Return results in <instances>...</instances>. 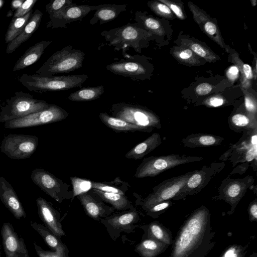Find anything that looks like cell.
Segmentation results:
<instances>
[{
  "instance_id": "83f0119b",
  "label": "cell",
  "mask_w": 257,
  "mask_h": 257,
  "mask_svg": "<svg viewBox=\"0 0 257 257\" xmlns=\"http://www.w3.org/2000/svg\"><path fill=\"white\" fill-rule=\"evenodd\" d=\"M99 117L101 122L107 127L113 130L115 132H142L150 133L153 130L148 128L139 126L120 118L108 115L105 112H100Z\"/></svg>"
},
{
  "instance_id": "9a60e30c",
  "label": "cell",
  "mask_w": 257,
  "mask_h": 257,
  "mask_svg": "<svg viewBox=\"0 0 257 257\" xmlns=\"http://www.w3.org/2000/svg\"><path fill=\"white\" fill-rule=\"evenodd\" d=\"M104 4L98 6L77 5L72 4L65 9L49 16L50 20L46 24L47 28H67L71 23L81 20L91 11H96Z\"/></svg>"
},
{
  "instance_id": "44dd1931",
  "label": "cell",
  "mask_w": 257,
  "mask_h": 257,
  "mask_svg": "<svg viewBox=\"0 0 257 257\" xmlns=\"http://www.w3.org/2000/svg\"><path fill=\"white\" fill-rule=\"evenodd\" d=\"M0 199L16 219L26 218L25 210L15 190L2 176H0Z\"/></svg>"
},
{
  "instance_id": "277c9868",
  "label": "cell",
  "mask_w": 257,
  "mask_h": 257,
  "mask_svg": "<svg viewBox=\"0 0 257 257\" xmlns=\"http://www.w3.org/2000/svg\"><path fill=\"white\" fill-rule=\"evenodd\" d=\"M84 57L83 51L67 45L52 54L36 71V74L51 76L74 71L82 67Z\"/></svg>"
},
{
  "instance_id": "7a4b0ae2",
  "label": "cell",
  "mask_w": 257,
  "mask_h": 257,
  "mask_svg": "<svg viewBox=\"0 0 257 257\" xmlns=\"http://www.w3.org/2000/svg\"><path fill=\"white\" fill-rule=\"evenodd\" d=\"M86 74L45 76L23 74L19 81L28 90L37 93L66 90L81 86L88 79Z\"/></svg>"
},
{
  "instance_id": "f907efd6",
  "label": "cell",
  "mask_w": 257,
  "mask_h": 257,
  "mask_svg": "<svg viewBox=\"0 0 257 257\" xmlns=\"http://www.w3.org/2000/svg\"><path fill=\"white\" fill-rule=\"evenodd\" d=\"M249 219L250 222L257 221V199L255 198L249 205L247 208Z\"/></svg>"
},
{
  "instance_id": "60d3db41",
  "label": "cell",
  "mask_w": 257,
  "mask_h": 257,
  "mask_svg": "<svg viewBox=\"0 0 257 257\" xmlns=\"http://www.w3.org/2000/svg\"><path fill=\"white\" fill-rule=\"evenodd\" d=\"M34 246L39 257H69L68 248L64 243L55 251L44 250L35 242Z\"/></svg>"
},
{
  "instance_id": "f546056e",
  "label": "cell",
  "mask_w": 257,
  "mask_h": 257,
  "mask_svg": "<svg viewBox=\"0 0 257 257\" xmlns=\"http://www.w3.org/2000/svg\"><path fill=\"white\" fill-rule=\"evenodd\" d=\"M135 20L139 27L151 34L160 37L165 35V29L161 22L148 15L147 12H137L135 14Z\"/></svg>"
},
{
  "instance_id": "74e56055",
  "label": "cell",
  "mask_w": 257,
  "mask_h": 257,
  "mask_svg": "<svg viewBox=\"0 0 257 257\" xmlns=\"http://www.w3.org/2000/svg\"><path fill=\"white\" fill-rule=\"evenodd\" d=\"M30 225L41 236L46 243L54 251L64 244L60 237L55 235L45 225L32 221H30Z\"/></svg>"
},
{
  "instance_id": "6da1fadb",
  "label": "cell",
  "mask_w": 257,
  "mask_h": 257,
  "mask_svg": "<svg viewBox=\"0 0 257 257\" xmlns=\"http://www.w3.org/2000/svg\"><path fill=\"white\" fill-rule=\"evenodd\" d=\"M210 218L206 206L192 212L173 240L170 257H207L216 244Z\"/></svg>"
},
{
  "instance_id": "bcb514c9",
  "label": "cell",
  "mask_w": 257,
  "mask_h": 257,
  "mask_svg": "<svg viewBox=\"0 0 257 257\" xmlns=\"http://www.w3.org/2000/svg\"><path fill=\"white\" fill-rule=\"evenodd\" d=\"M161 3L167 5L172 13L179 19L184 20L186 18L185 12L181 2L170 0H159Z\"/></svg>"
},
{
  "instance_id": "d4e9b609",
  "label": "cell",
  "mask_w": 257,
  "mask_h": 257,
  "mask_svg": "<svg viewBox=\"0 0 257 257\" xmlns=\"http://www.w3.org/2000/svg\"><path fill=\"white\" fill-rule=\"evenodd\" d=\"M162 144V138L159 133H153L142 142L138 144L128 152L125 157L127 159L140 160L154 151Z\"/></svg>"
},
{
  "instance_id": "2e32d148",
  "label": "cell",
  "mask_w": 257,
  "mask_h": 257,
  "mask_svg": "<svg viewBox=\"0 0 257 257\" xmlns=\"http://www.w3.org/2000/svg\"><path fill=\"white\" fill-rule=\"evenodd\" d=\"M188 6L192 14L193 19L201 30L212 40L219 45L226 52L229 51L221 35L216 21L213 20L199 7L189 2Z\"/></svg>"
},
{
  "instance_id": "d6a6232c",
  "label": "cell",
  "mask_w": 257,
  "mask_h": 257,
  "mask_svg": "<svg viewBox=\"0 0 257 257\" xmlns=\"http://www.w3.org/2000/svg\"><path fill=\"white\" fill-rule=\"evenodd\" d=\"M90 191L104 202L111 205V206L116 210H125L133 206L132 202L125 195L102 192L94 189H91Z\"/></svg>"
},
{
  "instance_id": "7c38bea8",
  "label": "cell",
  "mask_w": 257,
  "mask_h": 257,
  "mask_svg": "<svg viewBox=\"0 0 257 257\" xmlns=\"http://www.w3.org/2000/svg\"><path fill=\"white\" fill-rule=\"evenodd\" d=\"M225 163L212 162L200 170H194L184 186L173 200H184L187 196L194 195L200 192L225 167Z\"/></svg>"
},
{
  "instance_id": "ffe728a7",
  "label": "cell",
  "mask_w": 257,
  "mask_h": 257,
  "mask_svg": "<svg viewBox=\"0 0 257 257\" xmlns=\"http://www.w3.org/2000/svg\"><path fill=\"white\" fill-rule=\"evenodd\" d=\"M80 202L86 214L93 219L99 221L113 213L115 210L112 206L104 203L90 190L76 196Z\"/></svg>"
},
{
  "instance_id": "7dc6e473",
  "label": "cell",
  "mask_w": 257,
  "mask_h": 257,
  "mask_svg": "<svg viewBox=\"0 0 257 257\" xmlns=\"http://www.w3.org/2000/svg\"><path fill=\"white\" fill-rule=\"evenodd\" d=\"M244 106L246 113L257 119V103L256 99L251 94H244Z\"/></svg>"
},
{
  "instance_id": "c3c4849f",
  "label": "cell",
  "mask_w": 257,
  "mask_h": 257,
  "mask_svg": "<svg viewBox=\"0 0 257 257\" xmlns=\"http://www.w3.org/2000/svg\"><path fill=\"white\" fill-rule=\"evenodd\" d=\"M38 0H26L23 2L21 6L14 12L13 18L22 17L32 10L35 4Z\"/></svg>"
},
{
  "instance_id": "f6af8a7d",
  "label": "cell",
  "mask_w": 257,
  "mask_h": 257,
  "mask_svg": "<svg viewBox=\"0 0 257 257\" xmlns=\"http://www.w3.org/2000/svg\"><path fill=\"white\" fill-rule=\"evenodd\" d=\"M172 204L173 202L171 200L163 201L155 204L145 211L147 215L155 219L165 213Z\"/></svg>"
},
{
  "instance_id": "f5cc1de1",
  "label": "cell",
  "mask_w": 257,
  "mask_h": 257,
  "mask_svg": "<svg viewBox=\"0 0 257 257\" xmlns=\"http://www.w3.org/2000/svg\"><path fill=\"white\" fill-rule=\"evenodd\" d=\"M257 145H254L250 148L246 152L243 159V163H248L254 159H256Z\"/></svg>"
},
{
  "instance_id": "484cf974",
  "label": "cell",
  "mask_w": 257,
  "mask_h": 257,
  "mask_svg": "<svg viewBox=\"0 0 257 257\" xmlns=\"http://www.w3.org/2000/svg\"><path fill=\"white\" fill-rule=\"evenodd\" d=\"M224 138L211 134L197 133L189 135L183 138L181 144L186 147L199 148L220 145Z\"/></svg>"
},
{
  "instance_id": "4316f807",
  "label": "cell",
  "mask_w": 257,
  "mask_h": 257,
  "mask_svg": "<svg viewBox=\"0 0 257 257\" xmlns=\"http://www.w3.org/2000/svg\"><path fill=\"white\" fill-rule=\"evenodd\" d=\"M126 10V4H104L102 7L95 11L89 23L92 25L97 23L102 25L113 20Z\"/></svg>"
},
{
  "instance_id": "4fadbf2b",
  "label": "cell",
  "mask_w": 257,
  "mask_h": 257,
  "mask_svg": "<svg viewBox=\"0 0 257 257\" xmlns=\"http://www.w3.org/2000/svg\"><path fill=\"white\" fill-rule=\"evenodd\" d=\"M69 113L61 107L50 104L47 108L5 122L7 128H18L54 123L67 118Z\"/></svg>"
},
{
  "instance_id": "9f6ffc18",
  "label": "cell",
  "mask_w": 257,
  "mask_h": 257,
  "mask_svg": "<svg viewBox=\"0 0 257 257\" xmlns=\"http://www.w3.org/2000/svg\"><path fill=\"white\" fill-rule=\"evenodd\" d=\"M249 257H257V253L256 252H253Z\"/></svg>"
},
{
  "instance_id": "8fae6325",
  "label": "cell",
  "mask_w": 257,
  "mask_h": 257,
  "mask_svg": "<svg viewBox=\"0 0 257 257\" xmlns=\"http://www.w3.org/2000/svg\"><path fill=\"white\" fill-rule=\"evenodd\" d=\"M38 141V137L33 135L9 134L3 138L0 150L12 159H28L36 151Z\"/></svg>"
},
{
  "instance_id": "1f68e13d",
  "label": "cell",
  "mask_w": 257,
  "mask_h": 257,
  "mask_svg": "<svg viewBox=\"0 0 257 257\" xmlns=\"http://www.w3.org/2000/svg\"><path fill=\"white\" fill-rule=\"evenodd\" d=\"M228 123L229 127L236 133L257 130V119L249 115L246 111L233 113L228 118Z\"/></svg>"
},
{
  "instance_id": "d590c367",
  "label": "cell",
  "mask_w": 257,
  "mask_h": 257,
  "mask_svg": "<svg viewBox=\"0 0 257 257\" xmlns=\"http://www.w3.org/2000/svg\"><path fill=\"white\" fill-rule=\"evenodd\" d=\"M33 12L32 10L22 17L12 18L5 37V41L6 44L11 42L20 34L29 20Z\"/></svg>"
},
{
  "instance_id": "e575fe53",
  "label": "cell",
  "mask_w": 257,
  "mask_h": 257,
  "mask_svg": "<svg viewBox=\"0 0 257 257\" xmlns=\"http://www.w3.org/2000/svg\"><path fill=\"white\" fill-rule=\"evenodd\" d=\"M104 92L102 85L83 87L70 93L67 98L77 102L92 101L99 98Z\"/></svg>"
},
{
  "instance_id": "e0dca14e",
  "label": "cell",
  "mask_w": 257,
  "mask_h": 257,
  "mask_svg": "<svg viewBox=\"0 0 257 257\" xmlns=\"http://www.w3.org/2000/svg\"><path fill=\"white\" fill-rule=\"evenodd\" d=\"M139 56H129L128 59L116 61L107 65L106 68L114 74L127 77L136 81L147 77L146 65L138 59Z\"/></svg>"
},
{
  "instance_id": "7402d4cb",
  "label": "cell",
  "mask_w": 257,
  "mask_h": 257,
  "mask_svg": "<svg viewBox=\"0 0 257 257\" xmlns=\"http://www.w3.org/2000/svg\"><path fill=\"white\" fill-rule=\"evenodd\" d=\"M43 16V13L38 9L33 12L29 20L20 34L8 44L6 53H13L21 45L27 41L38 29Z\"/></svg>"
},
{
  "instance_id": "836d02e7",
  "label": "cell",
  "mask_w": 257,
  "mask_h": 257,
  "mask_svg": "<svg viewBox=\"0 0 257 257\" xmlns=\"http://www.w3.org/2000/svg\"><path fill=\"white\" fill-rule=\"evenodd\" d=\"M92 189L109 192L125 195L130 185L119 177H117L113 180L107 182H91Z\"/></svg>"
},
{
  "instance_id": "8992f818",
  "label": "cell",
  "mask_w": 257,
  "mask_h": 257,
  "mask_svg": "<svg viewBox=\"0 0 257 257\" xmlns=\"http://www.w3.org/2000/svg\"><path fill=\"white\" fill-rule=\"evenodd\" d=\"M203 159L201 157L181 154L149 157L144 159L138 166L134 177L137 178L154 177L179 165L199 162Z\"/></svg>"
},
{
  "instance_id": "816d5d0a",
  "label": "cell",
  "mask_w": 257,
  "mask_h": 257,
  "mask_svg": "<svg viewBox=\"0 0 257 257\" xmlns=\"http://www.w3.org/2000/svg\"><path fill=\"white\" fill-rule=\"evenodd\" d=\"M212 89V86L210 84L202 83L196 87L195 92L198 95L203 96L209 93Z\"/></svg>"
},
{
  "instance_id": "b9f144b4",
  "label": "cell",
  "mask_w": 257,
  "mask_h": 257,
  "mask_svg": "<svg viewBox=\"0 0 257 257\" xmlns=\"http://www.w3.org/2000/svg\"><path fill=\"white\" fill-rule=\"evenodd\" d=\"M250 240L244 245L233 244L228 246L219 257H245L250 244Z\"/></svg>"
},
{
  "instance_id": "603a6c76",
  "label": "cell",
  "mask_w": 257,
  "mask_h": 257,
  "mask_svg": "<svg viewBox=\"0 0 257 257\" xmlns=\"http://www.w3.org/2000/svg\"><path fill=\"white\" fill-rule=\"evenodd\" d=\"M52 41L42 40L29 47L18 60L13 69V71L23 70L33 64L42 56Z\"/></svg>"
},
{
  "instance_id": "ac0fdd59",
  "label": "cell",
  "mask_w": 257,
  "mask_h": 257,
  "mask_svg": "<svg viewBox=\"0 0 257 257\" xmlns=\"http://www.w3.org/2000/svg\"><path fill=\"white\" fill-rule=\"evenodd\" d=\"M1 233L6 257H29L23 238L19 236L11 223H3Z\"/></svg>"
},
{
  "instance_id": "4dcf8cb0",
  "label": "cell",
  "mask_w": 257,
  "mask_h": 257,
  "mask_svg": "<svg viewBox=\"0 0 257 257\" xmlns=\"http://www.w3.org/2000/svg\"><path fill=\"white\" fill-rule=\"evenodd\" d=\"M169 247L166 244L155 239L143 237L135 246V251L141 257H157Z\"/></svg>"
},
{
  "instance_id": "5bb4252c",
  "label": "cell",
  "mask_w": 257,
  "mask_h": 257,
  "mask_svg": "<svg viewBox=\"0 0 257 257\" xmlns=\"http://www.w3.org/2000/svg\"><path fill=\"white\" fill-rule=\"evenodd\" d=\"M254 182L252 176H246L243 178L223 180L218 188V194L212 198L217 200H223L230 205V209L227 212L228 215H232L239 201L244 196L247 189L251 187Z\"/></svg>"
},
{
  "instance_id": "3957f363",
  "label": "cell",
  "mask_w": 257,
  "mask_h": 257,
  "mask_svg": "<svg viewBox=\"0 0 257 257\" xmlns=\"http://www.w3.org/2000/svg\"><path fill=\"white\" fill-rule=\"evenodd\" d=\"M100 34L108 42V45L113 46L115 50H122L124 52L130 47L139 53L147 47L148 39L153 35L136 23L103 31Z\"/></svg>"
},
{
  "instance_id": "681fc988",
  "label": "cell",
  "mask_w": 257,
  "mask_h": 257,
  "mask_svg": "<svg viewBox=\"0 0 257 257\" xmlns=\"http://www.w3.org/2000/svg\"><path fill=\"white\" fill-rule=\"evenodd\" d=\"M225 102L224 98L219 95H214L207 98L203 103L213 107H217L223 105Z\"/></svg>"
},
{
  "instance_id": "52a82bcc",
  "label": "cell",
  "mask_w": 257,
  "mask_h": 257,
  "mask_svg": "<svg viewBox=\"0 0 257 257\" xmlns=\"http://www.w3.org/2000/svg\"><path fill=\"white\" fill-rule=\"evenodd\" d=\"M194 172L190 171L163 181L153 188L152 192L145 198L133 193L136 198V204L140 206L145 211L159 203L173 199Z\"/></svg>"
},
{
  "instance_id": "30bf717a",
  "label": "cell",
  "mask_w": 257,
  "mask_h": 257,
  "mask_svg": "<svg viewBox=\"0 0 257 257\" xmlns=\"http://www.w3.org/2000/svg\"><path fill=\"white\" fill-rule=\"evenodd\" d=\"M140 214L134 206L130 209L119 212L113 213L110 215L101 218L100 222L106 228L110 237L115 241L122 232L131 233L139 227Z\"/></svg>"
},
{
  "instance_id": "5b68a950",
  "label": "cell",
  "mask_w": 257,
  "mask_h": 257,
  "mask_svg": "<svg viewBox=\"0 0 257 257\" xmlns=\"http://www.w3.org/2000/svg\"><path fill=\"white\" fill-rule=\"evenodd\" d=\"M50 105L45 100L34 98L29 93L17 91L7 99L5 105L1 107L0 122H6L44 110Z\"/></svg>"
},
{
  "instance_id": "ba28073f",
  "label": "cell",
  "mask_w": 257,
  "mask_h": 257,
  "mask_svg": "<svg viewBox=\"0 0 257 257\" xmlns=\"http://www.w3.org/2000/svg\"><path fill=\"white\" fill-rule=\"evenodd\" d=\"M110 111L112 116L130 123L152 130L161 128L159 117L153 112L141 106L127 103L113 104Z\"/></svg>"
},
{
  "instance_id": "cb8c5ba5",
  "label": "cell",
  "mask_w": 257,
  "mask_h": 257,
  "mask_svg": "<svg viewBox=\"0 0 257 257\" xmlns=\"http://www.w3.org/2000/svg\"><path fill=\"white\" fill-rule=\"evenodd\" d=\"M144 231L142 238H150L163 242L170 246L173 243V238L170 229L159 221H155L148 224L139 225Z\"/></svg>"
},
{
  "instance_id": "9c48e42d",
  "label": "cell",
  "mask_w": 257,
  "mask_h": 257,
  "mask_svg": "<svg viewBox=\"0 0 257 257\" xmlns=\"http://www.w3.org/2000/svg\"><path fill=\"white\" fill-rule=\"evenodd\" d=\"M31 179L35 184L59 203L72 199L73 193L70 186L47 171L35 168L31 172Z\"/></svg>"
},
{
  "instance_id": "f1b7e54d",
  "label": "cell",
  "mask_w": 257,
  "mask_h": 257,
  "mask_svg": "<svg viewBox=\"0 0 257 257\" xmlns=\"http://www.w3.org/2000/svg\"><path fill=\"white\" fill-rule=\"evenodd\" d=\"M179 41L181 46L189 48L206 61L214 62L219 59V56L209 48L194 38L179 36Z\"/></svg>"
},
{
  "instance_id": "8d00e7d4",
  "label": "cell",
  "mask_w": 257,
  "mask_h": 257,
  "mask_svg": "<svg viewBox=\"0 0 257 257\" xmlns=\"http://www.w3.org/2000/svg\"><path fill=\"white\" fill-rule=\"evenodd\" d=\"M173 57L181 63L191 66L201 65V58L190 49L183 46H174L171 49Z\"/></svg>"
},
{
  "instance_id": "ab89813d",
  "label": "cell",
  "mask_w": 257,
  "mask_h": 257,
  "mask_svg": "<svg viewBox=\"0 0 257 257\" xmlns=\"http://www.w3.org/2000/svg\"><path fill=\"white\" fill-rule=\"evenodd\" d=\"M147 5L156 15L167 19H174V14L169 8L159 1H151L148 2Z\"/></svg>"
},
{
  "instance_id": "ee69618b",
  "label": "cell",
  "mask_w": 257,
  "mask_h": 257,
  "mask_svg": "<svg viewBox=\"0 0 257 257\" xmlns=\"http://www.w3.org/2000/svg\"><path fill=\"white\" fill-rule=\"evenodd\" d=\"M73 4L72 0H54L50 1L45 7L49 16L62 11Z\"/></svg>"
},
{
  "instance_id": "11a10c76",
  "label": "cell",
  "mask_w": 257,
  "mask_h": 257,
  "mask_svg": "<svg viewBox=\"0 0 257 257\" xmlns=\"http://www.w3.org/2000/svg\"><path fill=\"white\" fill-rule=\"evenodd\" d=\"M23 0H15L11 2V10L8 12L7 17H11L13 11H16L23 3Z\"/></svg>"
},
{
  "instance_id": "d6986e66",
  "label": "cell",
  "mask_w": 257,
  "mask_h": 257,
  "mask_svg": "<svg viewBox=\"0 0 257 257\" xmlns=\"http://www.w3.org/2000/svg\"><path fill=\"white\" fill-rule=\"evenodd\" d=\"M36 204L39 216L45 225L55 235L60 238L65 235L62 227L60 213L42 197L37 198Z\"/></svg>"
},
{
  "instance_id": "6f0895ef",
  "label": "cell",
  "mask_w": 257,
  "mask_h": 257,
  "mask_svg": "<svg viewBox=\"0 0 257 257\" xmlns=\"http://www.w3.org/2000/svg\"><path fill=\"white\" fill-rule=\"evenodd\" d=\"M4 2L3 1H0V8L3 6Z\"/></svg>"
},
{
  "instance_id": "7bdbcfd3",
  "label": "cell",
  "mask_w": 257,
  "mask_h": 257,
  "mask_svg": "<svg viewBox=\"0 0 257 257\" xmlns=\"http://www.w3.org/2000/svg\"><path fill=\"white\" fill-rule=\"evenodd\" d=\"M70 179L73 186V194L72 200L74 197L89 191L92 189V181L75 177H71Z\"/></svg>"
},
{
  "instance_id": "f35d334b",
  "label": "cell",
  "mask_w": 257,
  "mask_h": 257,
  "mask_svg": "<svg viewBox=\"0 0 257 257\" xmlns=\"http://www.w3.org/2000/svg\"><path fill=\"white\" fill-rule=\"evenodd\" d=\"M232 60L241 72L243 87L245 88L248 87L249 81L253 78V71L251 66L247 64L244 63L235 52L232 54Z\"/></svg>"
},
{
  "instance_id": "db71d44e",
  "label": "cell",
  "mask_w": 257,
  "mask_h": 257,
  "mask_svg": "<svg viewBox=\"0 0 257 257\" xmlns=\"http://www.w3.org/2000/svg\"><path fill=\"white\" fill-rule=\"evenodd\" d=\"M239 70L236 66L230 67L227 71V76L231 80H235L238 77Z\"/></svg>"
}]
</instances>
